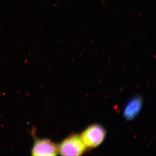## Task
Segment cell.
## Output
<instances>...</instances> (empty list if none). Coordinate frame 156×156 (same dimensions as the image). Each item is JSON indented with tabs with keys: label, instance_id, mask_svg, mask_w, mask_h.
<instances>
[{
	"label": "cell",
	"instance_id": "6da1fadb",
	"mask_svg": "<svg viewBox=\"0 0 156 156\" xmlns=\"http://www.w3.org/2000/svg\"><path fill=\"white\" fill-rule=\"evenodd\" d=\"M87 151V147L79 134H72L58 146V153L62 156H80Z\"/></svg>",
	"mask_w": 156,
	"mask_h": 156
},
{
	"label": "cell",
	"instance_id": "7a4b0ae2",
	"mask_svg": "<svg viewBox=\"0 0 156 156\" xmlns=\"http://www.w3.org/2000/svg\"><path fill=\"white\" fill-rule=\"evenodd\" d=\"M87 149L94 148L103 141L106 136V130L99 124L90 125L80 135Z\"/></svg>",
	"mask_w": 156,
	"mask_h": 156
},
{
	"label": "cell",
	"instance_id": "3957f363",
	"mask_svg": "<svg viewBox=\"0 0 156 156\" xmlns=\"http://www.w3.org/2000/svg\"><path fill=\"white\" fill-rule=\"evenodd\" d=\"M58 146L49 139H36L31 150L33 156H56Z\"/></svg>",
	"mask_w": 156,
	"mask_h": 156
},
{
	"label": "cell",
	"instance_id": "277c9868",
	"mask_svg": "<svg viewBox=\"0 0 156 156\" xmlns=\"http://www.w3.org/2000/svg\"><path fill=\"white\" fill-rule=\"evenodd\" d=\"M143 106V99L136 96L128 102L124 109V118L127 120H132L139 115Z\"/></svg>",
	"mask_w": 156,
	"mask_h": 156
}]
</instances>
